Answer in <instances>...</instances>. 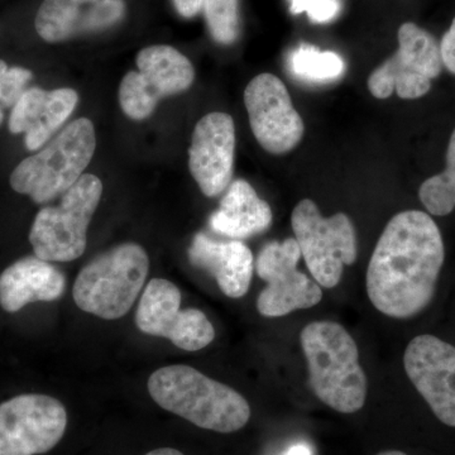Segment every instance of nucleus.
Returning <instances> with one entry per match:
<instances>
[{
  "instance_id": "obj_1",
  "label": "nucleus",
  "mask_w": 455,
  "mask_h": 455,
  "mask_svg": "<svg viewBox=\"0 0 455 455\" xmlns=\"http://www.w3.org/2000/svg\"><path fill=\"white\" fill-rule=\"evenodd\" d=\"M444 259V242L433 218L420 211L398 212L388 221L371 257L368 298L386 316L418 315L435 295Z\"/></svg>"
},
{
  "instance_id": "obj_2",
  "label": "nucleus",
  "mask_w": 455,
  "mask_h": 455,
  "mask_svg": "<svg viewBox=\"0 0 455 455\" xmlns=\"http://www.w3.org/2000/svg\"><path fill=\"white\" fill-rule=\"evenodd\" d=\"M148 391L158 406L202 429L235 433L251 419L250 403L241 394L185 364L156 371Z\"/></svg>"
},
{
  "instance_id": "obj_3",
  "label": "nucleus",
  "mask_w": 455,
  "mask_h": 455,
  "mask_svg": "<svg viewBox=\"0 0 455 455\" xmlns=\"http://www.w3.org/2000/svg\"><path fill=\"white\" fill-rule=\"evenodd\" d=\"M300 340L316 397L341 414L359 411L366 403L367 377L352 335L338 323L314 322Z\"/></svg>"
},
{
  "instance_id": "obj_4",
  "label": "nucleus",
  "mask_w": 455,
  "mask_h": 455,
  "mask_svg": "<svg viewBox=\"0 0 455 455\" xmlns=\"http://www.w3.org/2000/svg\"><path fill=\"white\" fill-rule=\"evenodd\" d=\"M95 148L97 134L92 122L75 119L37 154L18 164L9 184L16 193L31 197L36 204L52 202L82 178Z\"/></svg>"
},
{
  "instance_id": "obj_5",
  "label": "nucleus",
  "mask_w": 455,
  "mask_h": 455,
  "mask_svg": "<svg viewBox=\"0 0 455 455\" xmlns=\"http://www.w3.org/2000/svg\"><path fill=\"white\" fill-rule=\"evenodd\" d=\"M148 269V254L140 244L116 245L90 260L77 275L75 304L101 319H119L139 298Z\"/></svg>"
},
{
  "instance_id": "obj_6",
  "label": "nucleus",
  "mask_w": 455,
  "mask_h": 455,
  "mask_svg": "<svg viewBox=\"0 0 455 455\" xmlns=\"http://www.w3.org/2000/svg\"><path fill=\"white\" fill-rule=\"evenodd\" d=\"M101 196L100 179L85 173L66 191L59 206L41 209L29 232L35 256L47 262H70L82 257Z\"/></svg>"
},
{
  "instance_id": "obj_7",
  "label": "nucleus",
  "mask_w": 455,
  "mask_h": 455,
  "mask_svg": "<svg viewBox=\"0 0 455 455\" xmlns=\"http://www.w3.org/2000/svg\"><path fill=\"white\" fill-rule=\"evenodd\" d=\"M291 226L316 283L325 289L338 286L344 266L357 260V236L348 215L338 212L324 218L313 200L305 199L293 209Z\"/></svg>"
},
{
  "instance_id": "obj_8",
  "label": "nucleus",
  "mask_w": 455,
  "mask_h": 455,
  "mask_svg": "<svg viewBox=\"0 0 455 455\" xmlns=\"http://www.w3.org/2000/svg\"><path fill=\"white\" fill-rule=\"evenodd\" d=\"M136 64L139 71H130L119 86V104L133 121L148 118L161 99L187 92L196 79L190 60L166 44L140 50Z\"/></svg>"
},
{
  "instance_id": "obj_9",
  "label": "nucleus",
  "mask_w": 455,
  "mask_h": 455,
  "mask_svg": "<svg viewBox=\"0 0 455 455\" xmlns=\"http://www.w3.org/2000/svg\"><path fill=\"white\" fill-rule=\"evenodd\" d=\"M398 50L368 77V89L377 99H418L429 92L431 80L443 70L442 53L435 38L415 23L398 29Z\"/></svg>"
},
{
  "instance_id": "obj_10",
  "label": "nucleus",
  "mask_w": 455,
  "mask_h": 455,
  "mask_svg": "<svg viewBox=\"0 0 455 455\" xmlns=\"http://www.w3.org/2000/svg\"><path fill=\"white\" fill-rule=\"evenodd\" d=\"M68 412L55 397L20 395L0 403V455H38L64 436Z\"/></svg>"
},
{
  "instance_id": "obj_11",
  "label": "nucleus",
  "mask_w": 455,
  "mask_h": 455,
  "mask_svg": "<svg viewBox=\"0 0 455 455\" xmlns=\"http://www.w3.org/2000/svg\"><path fill=\"white\" fill-rule=\"evenodd\" d=\"M301 251L295 238L269 242L257 259V275L267 286L257 299L260 315L284 316L292 311L309 309L323 299L322 287L298 271Z\"/></svg>"
},
{
  "instance_id": "obj_12",
  "label": "nucleus",
  "mask_w": 455,
  "mask_h": 455,
  "mask_svg": "<svg viewBox=\"0 0 455 455\" xmlns=\"http://www.w3.org/2000/svg\"><path fill=\"white\" fill-rule=\"evenodd\" d=\"M137 328L152 337H163L180 349L196 352L214 340L211 320L197 309H181L179 287L154 278L142 293L136 314Z\"/></svg>"
},
{
  "instance_id": "obj_13",
  "label": "nucleus",
  "mask_w": 455,
  "mask_h": 455,
  "mask_svg": "<svg viewBox=\"0 0 455 455\" xmlns=\"http://www.w3.org/2000/svg\"><path fill=\"white\" fill-rule=\"evenodd\" d=\"M244 104L254 137L269 154H287L300 143L304 122L277 76L260 74L251 80L244 90Z\"/></svg>"
},
{
  "instance_id": "obj_14",
  "label": "nucleus",
  "mask_w": 455,
  "mask_h": 455,
  "mask_svg": "<svg viewBox=\"0 0 455 455\" xmlns=\"http://www.w3.org/2000/svg\"><path fill=\"white\" fill-rule=\"evenodd\" d=\"M403 367L436 418L455 427V347L434 335H418L406 347Z\"/></svg>"
},
{
  "instance_id": "obj_15",
  "label": "nucleus",
  "mask_w": 455,
  "mask_h": 455,
  "mask_svg": "<svg viewBox=\"0 0 455 455\" xmlns=\"http://www.w3.org/2000/svg\"><path fill=\"white\" fill-rule=\"evenodd\" d=\"M235 151V127L229 114L212 112L197 122L188 149V169L204 196L215 197L229 188Z\"/></svg>"
},
{
  "instance_id": "obj_16",
  "label": "nucleus",
  "mask_w": 455,
  "mask_h": 455,
  "mask_svg": "<svg viewBox=\"0 0 455 455\" xmlns=\"http://www.w3.org/2000/svg\"><path fill=\"white\" fill-rule=\"evenodd\" d=\"M124 0H44L35 27L47 44L107 31L125 17Z\"/></svg>"
},
{
  "instance_id": "obj_17",
  "label": "nucleus",
  "mask_w": 455,
  "mask_h": 455,
  "mask_svg": "<svg viewBox=\"0 0 455 455\" xmlns=\"http://www.w3.org/2000/svg\"><path fill=\"white\" fill-rule=\"evenodd\" d=\"M79 101L74 89L47 90L33 86L12 108L9 131L13 134L25 133L28 151H38L70 118Z\"/></svg>"
},
{
  "instance_id": "obj_18",
  "label": "nucleus",
  "mask_w": 455,
  "mask_h": 455,
  "mask_svg": "<svg viewBox=\"0 0 455 455\" xmlns=\"http://www.w3.org/2000/svg\"><path fill=\"white\" fill-rule=\"evenodd\" d=\"M188 259L217 280L228 298H243L253 276V254L239 241L218 242L197 233L188 250Z\"/></svg>"
},
{
  "instance_id": "obj_19",
  "label": "nucleus",
  "mask_w": 455,
  "mask_h": 455,
  "mask_svg": "<svg viewBox=\"0 0 455 455\" xmlns=\"http://www.w3.org/2000/svg\"><path fill=\"white\" fill-rule=\"evenodd\" d=\"M65 275L51 262L27 256L0 275V307L17 313L32 302L55 301L64 295Z\"/></svg>"
},
{
  "instance_id": "obj_20",
  "label": "nucleus",
  "mask_w": 455,
  "mask_h": 455,
  "mask_svg": "<svg viewBox=\"0 0 455 455\" xmlns=\"http://www.w3.org/2000/svg\"><path fill=\"white\" fill-rule=\"evenodd\" d=\"M272 223L271 206L257 196L245 180H235L212 215L214 232L229 238L244 239L265 232Z\"/></svg>"
},
{
  "instance_id": "obj_21",
  "label": "nucleus",
  "mask_w": 455,
  "mask_h": 455,
  "mask_svg": "<svg viewBox=\"0 0 455 455\" xmlns=\"http://www.w3.org/2000/svg\"><path fill=\"white\" fill-rule=\"evenodd\" d=\"M289 66L293 76L307 83L334 82L346 73V64L338 53L320 51L307 44L292 51Z\"/></svg>"
},
{
  "instance_id": "obj_22",
  "label": "nucleus",
  "mask_w": 455,
  "mask_h": 455,
  "mask_svg": "<svg viewBox=\"0 0 455 455\" xmlns=\"http://www.w3.org/2000/svg\"><path fill=\"white\" fill-rule=\"evenodd\" d=\"M421 203L430 214L445 217L455 208V130L449 140L447 167L423 182L419 190Z\"/></svg>"
},
{
  "instance_id": "obj_23",
  "label": "nucleus",
  "mask_w": 455,
  "mask_h": 455,
  "mask_svg": "<svg viewBox=\"0 0 455 455\" xmlns=\"http://www.w3.org/2000/svg\"><path fill=\"white\" fill-rule=\"evenodd\" d=\"M204 13L212 37L220 44H232L241 33L239 0H204Z\"/></svg>"
},
{
  "instance_id": "obj_24",
  "label": "nucleus",
  "mask_w": 455,
  "mask_h": 455,
  "mask_svg": "<svg viewBox=\"0 0 455 455\" xmlns=\"http://www.w3.org/2000/svg\"><path fill=\"white\" fill-rule=\"evenodd\" d=\"M31 70L20 66L9 68L0 60V125L4 121V110L16 106L32 80Z\"/></svg>"
},
{
  "instance_id": "obj_25",
  "label": "nucleus",
  "mask_w": 455,
  "mask_h": 455,
  "mask_svg": "<svg viewBox=\"0 0 455 455\" xmlns=\"http://www.w3.org/2000/svg\"><path fill=\"white\" fill-rule=\"evenodd\" d=\"M341 8L340 0H291V13H307L314 23H328L337 18Z\"/></svg>"
},
{
  "instance_id": "obj_26",
  "label": "nucleus",
  "mask_w": 455,
  "mask_h": 455,
  "mask_svg": "<svg viewBox=\"0 0 455 455\" xmlns=\"http://www.w3.org/2000/svg\"><path fill=\"white\" fill-rule=\"evenodd\" d=\"M440 53H442L443 65L451 74H455V17L451 28L445 33L440 44Z\"/></svg>"
},
{
  "instance_id": "obj_27",
  "label": "nucleus",
  "mask_w": 455,
  "mask_h": 455,
  "mask_svg": "<svg viewBox=\"0 0 455 455\" xmlns=\"http://www.w3.org/2000/svg\"><path fill=\"white\" fill-rule=\"evenodd\" d=\"M180 16L193 18L202 11L204 0H172Z\"/></svg>"
},
{
  "instance_id": "obj_28",
  "label": "nucleus",
  "mask_w": 455,
  "mask_h": 455,
  "mask_svg": "<svg viewBox=\"0 0 455 455\" xmlns=\"http://www.w3.org/2000/svg\"><path fill=\"white\" fill-rule=\"evenodd\" d=\"M283 455H313L311 449L305 444L293 445Z\"/></svg>"
},
{
  "instance_id": "obj_29",
  "label": "nucleus",
  "mask_w": 455,
  "mask_h": 455,
  "mask_svg": "<svg viewBox=\"0 0 455 455\" xmlns=\"http://www.w3.org/2000/svg\"><path fill=\"white\" fill-rule=\"evenodd\" d=\"M146 455H184L181 451H176V449L172 448H160L155 449V451H149L148 454Z\"/></svg>"
},
{
  "instance_id": "obj_30",
  "label": "nucleus",
  "mask_w": 455,
  "mask_h": 455,
  "mask_svg": "<svg viewBox=\"0 0 455 455\" xmlns=\"http://www.w3.org/2000/svg\"><path fill=\"white\" fill-rule=\"evenodd\" d=\"M377 455H407L405 453H403V451H381V453H379Z\"/></svg>"
}]
</instances>
